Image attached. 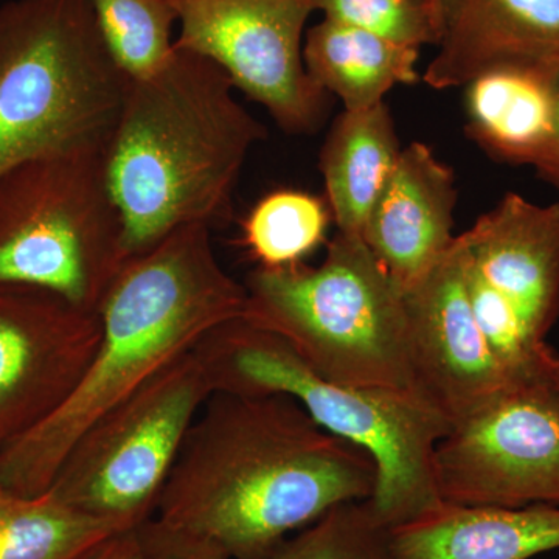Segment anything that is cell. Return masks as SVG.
<instances>
[{
  "label": "cell",
  "instance_id": "8",
  "mask_svg": "<svg viewBox=\"0 0 559 559\" xmlns=\"http://www.w3.org/2000/svg\"><path fill=\"white\" fill-rule=\"evenodd\" d=\"M212 395L194 349L81 433L49 492L72 509L131 532L153 520L187 433Z\"/></svg>",
  "mask_w": 559,
  "mask_h": 559
},
{
  "label": "cell",
  "instance_id": "2",
  "mask_svg": "<svg viewBox=\"0 0 559 559\" xmlns=\"http://www.w3.org/2000/svg\"><path fill=\"white\" fill-rule=\"evenodd\" d=\"M234 91L219 66L178 47L159 70L128 83L105 150L128 260L182 227L231 219L246 160L267 138Z\"/></svg>",
  "mask_w": 559,
  "mask_h": 559
},
{
  "label": "cell",
  "instance_id": "10",
  "mask_svg": "<svg viewBox=\"0 0 559 559\" xmlns=\"http://www.w3.org/2000/svg\"><path fill=\"white\" fill-rule=\"evenodd\" d=\"M440 499L466 507L559 506V388L511 390L437 444Z\"/></svg>",
  "mask_w": 559,
  "mask_h": 559
},
{
  "label": "cell",
  "instance_id": "4",
  "mask_svg": "<svg viewBox=\"0 0 559 559\" xmlns=\"http://www.w3.org/2000/svg\"><path fill=\"white\" fill-rule=\"evenodd\" d=\"M194 353L212 392L289 396L323 429L369 452L378 480L367 502L385 527L406 524L443 502L433 455L452 426L428 401L334 384L283 337L242 316L209 331Z\"/></svg>",
  "mask_w": 559,
  "mask_h": 559
},
{
  "label": "cell",
  "instance_id": "7",
  "mask_svg": "<svg viewBox=\"0 0 559 559\" xmlns=\"http://www.w3.org/2000/svg\"><path fill=\"white\" fill-rule=\"evenodd\" d=\"M105 150L55 151L0 171V285L38 286L100 312L128 261Z\"/></svg>",
  "mask_w": 559,
  "mask_h": 559
},
{
  "label": "cell",
  "instance_id": "6",
  "mask_svg": "<svg viewBox=\"0 0 559 559\" xmlns=\"http://www.w3.org/2000/svg\"><path fill=\"white\" fill-rule=\"evenodd\" d=\"M130 80L90 0L0 3V171L39 154L105 146Z\"/></svg>",
  "mask_w": 559,
  "mask_h": 559
},
{
  "label": "cell",
  "instance_id": "23",
  "mask_svg": "<svg viewBox=\"0 0 559 559\" xmlns=\"http://www.w3.org/2000/svg\"><path fill=\"white\" fill-rule=\"evenodd\" d=\"M267 559H395L369 502H349L289 536Z\"/></svg>",
  "mask_w": 559,
  "mask_h": 559
},
{
  "label": "cell",
  "instance_id": "24",
  "mask_svg": "<svg viewBox=\"0 0 559 559\" xmlns=\"http://www.w3.org/2000/svg\"><path fill=\"white\" fill-rule=\"evenodd\" d=\"M325 20L419 49L439 43V14L430 0H314Z\"/></svg>",
  "mask_w": 559,
  "mask_h": 559
},
{
  "label": "cell",
  "instance_id": "9",
  "mask_svg": "<svg viewBox=\"0 0 559 559\" xmlns=\"http://www.w3.org/2000/svg\"><path fill=\"white\" fill-rule=\"evenodd\" d=\"M178 14V49L219 66L283 131L314 134L330 109L329 92L305 68V25L314 0H168Z\"/></svg>",
  "mask_w": 559,
  "mask_h": 559
},
{
  "label": "cell",
  "instance_id": "20",
  "mask_svg": "<svg viewBox=\"0 0 559 559\" xmlns=\"http://www.w3.org/2000/svg\"><path fill=\"white\" fill-rule=\"evenodd\" d=\"M117 533L49 491L0 489V559H80Z\"/></svg>",
  "mask_w": 559,
  "mask_h": 559
},
{
  "label": "cell",
  "instance_id": "26",
  "mask_svg": "<svg viewBox=\"0 0 559 559\" xmlns=\"http://www.w3.org/2000/svg\"><path fill=\"white\" fill-rule=\"evenodd\" d=\"M80 559H143L139 530L117 533Z\"/></svg>",
  "mask_w": 559,
  "mask_h": 559
},
{
  "label": "cell",
  "instance_id": "16",
  "mask_svg": "<svg viewBox=\"0 0 559 559\" xmlns=\"http://www.w3.org/2000/svg\"><path fill=\"white\" fill-rule=\"evenodd\" d=\"M395 559H532L559 550V506L441 502L390 528Z\"/></svg>",
  "mask_w": 559,
  "mask_h": 559
},
{
  "label": "cell",
  "instance_id": "5",
  "mask_svg": "<svg viewBox=\"0 0 559 559\" xmlns=\"http://www.w3.org/2000/svg\"><path fill=\"white\" fill-rule=\"evenodd\" d=\"M242 285V318L283 337L320 377L364 392L426 400L404 289L362 237L337 231L319 266H259Z\"/></svg>",
  "mask_w": 559,
  "mask_h": 559
},
{
  "label": "cell",
  "instance_id": "28",
  "mask_svg": "<svg viewBox=\"0 0 559 559\" xmlns=\"http://www.w3.org/2000/svg\"><path fill=\"white\" fill-rule=\"evenodd\" d=\"M432 2V5L436 7L437 14H439V0H430Z\"/></svg>",
  "mask_w": 559,
  "mask_h": 559
},
{
  "label": "cell",
  "instance_id": "1",
  "mask_svg": "<svg viewBox=\"0 0 559 559\" xmlns=\"http://www.w3.org/2000/svg\"><path fill=\"white\" fill-rule=\"evenodd\" d=\"M373 457L286 395L212 392L183 440L154 520L231 559H267L336 507L373 496Z\"/></svg>",
  "mask_w": 559,
  "mask_h": 559
},
{
  "label": "cell",
  "instance_id": "3",
  "mask_svg": "<svg viewBox=\"0 0 559 559\" xmlns=\"http://www.w3.org/2000/svg\"><path fill=\"white\" fill-rule=\"evenodd\" d=\"M245 307V285L219 263L207 226L182 227L132 257L103 301L100 347L83 380L60 409L0 451V489L49 491L92 423Z\"/></svg>",
  "mask_w": 559,
  "mask_h": 559
},
{
  "label": "cell",
  "instance_id": "25",
  "mask_svg": "<svg viewBox=\"0 0 559 559\" xmlns=\"http://www.w3.org/2000/svg\"><path fill=\"white\" fill-rule=\"evenodd\" d=\"M139 530L143 559H231L215 544L150 520Z\"/></svg>",
  "mask_w": 559,
  "mask_h": 559
},
{
  "label": "cell",
  "instance_id": "17",
  "mask_svg": "<svg viewBox=\"0 0 559 559\" xmlns=\"http://www.w3.org/2000/svg\"><path fill=\"white\" fill-rule=\"evenodd\" d=\"M559 70L513 66L465 86L466 131L492 159L538 170L554 140Z\"/></svg>",
  "mask_w": 559,
  "mask_h": 559
},
{
  "label": "cell",
  "instance_id": "15",
  "mask_svg": "<svg viewBox=\"0 0 559 559\" xmlns=\"http://www.w3.org/2000/svg\"><path fill=\"white\" fill-rule=\"evenodd\" d=\"M457 197L454 171L428 145L417 142L401 150L370 210L362 238L404 290L454 242Z\"/></svg>",
  "mask_w": 559,
  "mask_h": 559
},
{
  "label": "cell",
  "instance_id": "13",
  "mask_svg": "<svg viewBox=\"0 0 559 559\" xmlns=\"http://www.w3.org/2000/svg\"><path fill=\"white\" fill-rule=\"evenodd\" d=\"M459 237L466 275L513 311L530 340L546 344L559 318V202L507 193Z\"/></svg>",
  "mask_w": 559,
  "mask_h": 559
},
{
  "label": "cell",
  "instance_id": "11",
  "mask_svg": "<svg viewBox=\"0 0 559 559\" xmlns=\"http://www.w3.org/2000/svg\"><path fill=\"white\" fill-rule=\"evenodd\" d=\"M102 334L100 312L38 286L0 285V451L69 400Z\"/></svg>",
  "mask_w": 559,
  "mask_h": 559
},
{
  "label": "cell",
  "instance_id": "21",
  "mask_svg": "<svg viewBox=\"0 0 559 559\" xmlns=\"http://www.w3.org/2000/svg\"><path fill=\"white\" fill-rule=\"evenodd\" d=\"M329 202L299 190H278L259 201L242 221V245L261 267L296 266L323 245Z\"/></svg>",
  "mask_w": 559,
  "mask_h": 559
},
{
  "label": "cell",
  "instance_id": "22",
  "mask_svg": "<svg viewBox=\"0 0 559 559\" xmlns=\"http://www.w3.org/2000/svg\"><path fill=\"white\" fill-rule=\"evenodd\" d=\"M114 60L131 80L159 70L175 51L178 14L168 0H90Z\"/></svg>",
  "mask_w": 559,
  "mask_h": 559
},
{
  "label": "cell",
  "instance_id": "14",
  "mask_svg": "<svg viewBox=\"0 0 559 559\" xmlns=\"http://www.w3.org/2000/svg\"><path fill=\"white\" fill-rule=\"evenodd\" d=\"M440 36L423 81L465 87L513 66L559 70V0H439Z\"/></svg>",
  "mask_w": 559,
  "mask_h": 559
},
{
  "label": "cell",
  "instance_id": "19",
  "mask_svg": "<svg viewBox=\"0 0 559 559\" xmlns=\"http://www.w3.org/2000/svg\"><path fill=\"white\" fill-rule=\"evenodd\" d=\"M419 49L325 20L308 31L305 68L312 81L336 95L345 110L371 108L399 84L419 81Z\"/></svg>",
  "mask_w": 559,
  "mask_h": 559
},
{
  "label": "cell",
  "instance_id": "12",
  "mask_svg": "<svg viewBox=\"0 0 559 559\" xmlns=\"http://www.w3.org/2000/svg\"><path fill=\"white\" fill-rule=\"evenodd\" d=\"M404 296L419 389L452 429L528 388L502 366L474 316L460 237Z\"/></svg>",
  "mask_w": 559,
  "mask_h": 559
},
{
  "label": "cell",
  "instance_id": "27",
  "mask_svg": "<svg viewBox=\"0 0 559 559\" xmlns=\"http://www.w3.org/2000/svg\"><path fill=\"white\" fill-rule=\"evenodd\" d=\"M536 173H538L540 178L547 180V182L559 187V87L557 98V112H555L554 140H551V145L549 153H547L546 159H544L543 164H540V167L538 170H536Z\"/></svg>",
  "mask_w": 559,
  "mask_h": 559
},
{
  "label": "cell",
  "instance_id": "18",
  "mask_svg": "<svg viewBox=\"0 0 559 559\" xmlns=\"http://www.w3.org/2000/svg\"><path fill=\"white\" fill-rule=\"evenodd\" d=\"M395 123L385 102L344 110L320 151L326 202L337 231L362 237L371 207L401 154Z\"/></svg>",
  "mask_w": 559,
  "mask_h": 559
}]
</instances>
